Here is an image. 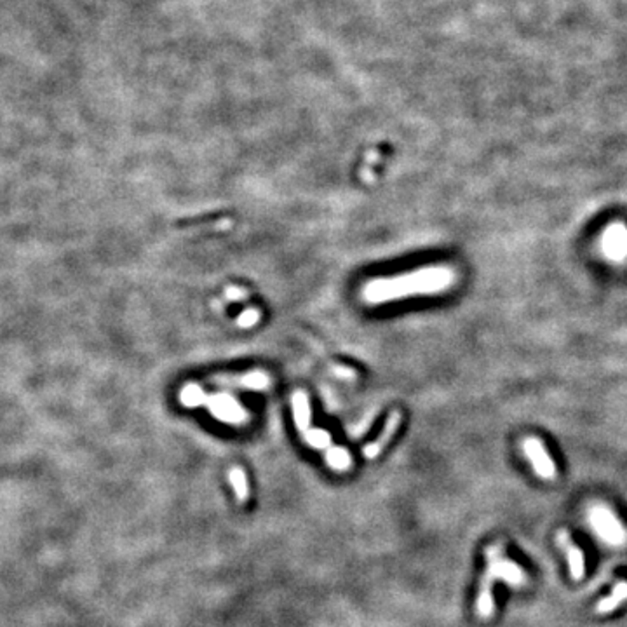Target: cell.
Here are the masks:
<instances>
[{
    "instance_id": "7c38bea8",
    "label": "cell",
    "mask_w": 627,
    "mask_h": 627,
    "mask_svg": "<svg viewBox=\"0 0 627 627\" xmlns=\"http://www.w3.org/2000/svg\"><path fill=\"white\" fill-rule=\"evenodd\" d=\"M305 437H307V441L312 444L314 448H326V446H330V443H331L330 434H328L326 431H311V432L305 434Z\"/></svg>"
},
{
    "instance_id": "52a82bcc",
    "label": "cell",
    "mask_w": 627,
    "mask_h": 627,
    "mask_svg": "<svg viewBox=\"0 0 627 627\" xmlns=\"http://www.w3.org/2000/svg\"><path fill=\"white\" fill-rule=\"evenodd\" d=\"M399 424H401V413H399V411H392V413L389 415L387 424H385L384 432L380 434V437H378L377 441H373V443L368 444V446L364 448V457H366V458L378 457V455H380L382 451H384V448L387 446L389 443H391V439L394 437V434H396L397 427H399Z\"/></svg>"
},
{
    "instance_id": "9c48e42d",
    "label": "cell",
    "mask_w": 627,
    "mask_h": 627,
    "mask_svg": "<svg viewBox=\"0 0 627 627\" xmlns=\"http://www.w3.org/2000/svg\"><path fill=\"white\" fill-rule=\"evenodd\" d=\"M293 410L297 427L305 432L311 425V406H309V397L304 392H297L293 396Z\"/></svg>"
},
{
    "instance_id": "277c9868",
    "label": "cell",
    "mask_w": 627,
    "mask_h": 627,
    "mask_svg": "<svg viewBox=\"0 0 627 627\" xmlns=\"http://www.w3.org/2000/svg\"><path fill=\"white\" fill-rule=\"evenodd\" d=\"M523 451L528 457V460L531 462V465H534L538 477L548 481H552L556 477V465H554L544 443L538 437H526V439H523Z\"/></svg>"
},
{
    "instance_id": "7a4b0ae2",
    "label": "cell",
    "mask_w": 627,
    "mask_h": 627,
    "mask_svg": "<svg viewBox=\"0 0 627 627\" xmlns=\"http://www.w3.org/2000/svg\"><path fill=\"white\" fill-rule=\"evenodd\" d=\"M484 554H486V563L493 567L497 581L505 582L510 588H523L528 584V577L523 568L505 556L504 542H495L493 545L486 548Z\"/></svg>"
},
{
    "instance_id": "3957f363",
    "label": "cell",
    "mask_w": 627,
    "mask_h": 627,
    "mask_svg": "<svg viewBox=\"0 0 627 627\" xmlns=\"http://www.w3.org/2000/svg\"><path fill=\"white\" fill-rule=\"evenodd\" d=\"M590 523L596 528L597 535L612 545H621L626 542V531L615 514L605 505H594L590 509Z\"/></svg>"
},
{
    "instance_id": "8992f818",
    "label": "cell",
    "mask_w": 627,
    "mask_h": 627,
    "mask_svg": "<svg viewBox=\"0 0 627 627\" xmlns=\"http://www.w3.org/2000/svg\"><path fill=\"white\" fill-rule=\"evenodd\" d=\"M557 544L564 549L568 557V567H570V575L574 581H582L586 575V560L584 552L581 548H577V544L574 542V538L570 537L567 530H561L557 534Z\"/></svg>"
},
{
    "instance_id": "ba28073f",
    "label": "cell",
    "mask_w": 627,
    "mask_h": 627,
    "mask_svg": "<svg viewBox=\"0 0 627 627\" xmlns=\"http://www.w3.org/2000/svg\"><path fill=\"white\" fill-rule=\"evenodd\" d=\"M627 600V581H621L612 590L610 596L603 597L600 603L596 605V614L607 615L610 612L617 610L622 603Z\"/></svg>"
},
{
    "instance_id": "30bf717a",
    "label": "cell",
    "mask_w": 627,
    "mask_h": 627,
    "mask_svg": "<svg viewBox=\"0 0 627 627\" xmlns=\"http://www.w3.org/2000/svg\"><path fill=\"white\" fill-rule=\"evenodd\" d=\"M326 460H328V464H330L331 469L347 470L352 467L351 455H349V451L344 450V448H335V446L330 448Z\"/></svg>"
},
{
    "instance_id": "4fadbf2b",
    "label": "cell",
    "mask_w": 627,
    "mask_h": 627,
    "mask_svg": "<svg viewBox=\"0 0 627 627\" xmlns=\"http://www.w3.org/2000/svg\"><path fill=\"white\" fill-rule=\"evenodd\" d=\"M257 317H258V312L247 311L239 317V324L240 326H251V324L257 323Z\"/></svg>"
},
{
    "instance_id": "5b68a950",
    "label": "cell",
    "mask_w": 627,
    "mask_h": 627,
    "mask_svg": "<svg viewBox=\"0 0 627 627\" xmlns=\"http://www.w3.org/2000/svg\"><path fill=\"white\" fill-rule=\"evenodd\" d=\"M601 246H603V253L608 260L622 261L627 260V227L621 221L617 224L608 225L607 231L603 232V240H601Z\"/></svg>"
},
{
    "instance_id": "8fae6325",
    "label": "cell",
    "mask_w": 627,
    "mask_h": 627,
    "mask_svg": "<svg viewBox=\"0 0 627 627\" xmlns=\"http://www.w3.org/2000/svg\"><path fill=\"white\" fill-rule=\"evenodd\" d=\"M231 483L234 486V491L239 498V502H246L247 497H250V488H247V481H246V474L240 467H232L231 469Z\"/></svg>"
},
{
    "instance_id": "6da1fadb",
    "label": "cell",
    "mask_w": 627,
    "mask_h": 627,
    "mask_svg": "<svg viewBox=\"0 0 627 627\" xmlns=\"http://www.w3.org/2000/svg\"><path fill=\"white\" fill-rule=\"evenodd\" d=\"M453 283L455 272L451 269H424V271L411 272L394 279L375 280L366 287V298L373 304H378V302L397 300L411 295H431L448 290Z\"/></svg>"
}]
</instances>
